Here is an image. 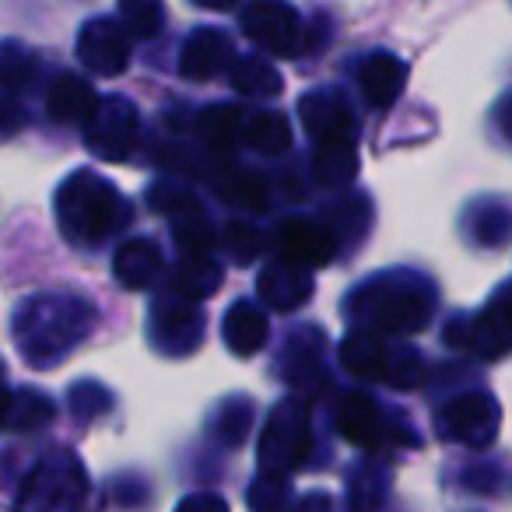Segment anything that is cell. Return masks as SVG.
<instances>
[{
    "label": "cell",
    "mask_w": 512,
    "mask_h": 512,
    "mask_svg": "<svg viewBox=\"0 0 512 512\" xmlns=\"http://www.w3.org/2000/svg\"><path fill=\"white\" fill-rule=\"evenodd\" d=\"M57 214L60 228L71 242H102L106 235L120 232L127 225L130 211L120 190L106 183L95 172H74L57 193Z\"/></svg>",
    "instance_id": "cell-1"
},
{
    "label": "cell",
    "mask_w": 512,
    "mask_h": 512,
    "mask_svg": "<svg viewBox=\"0 0 512 512\" xmlns=\"http://www.w3.org/2000/svg\"><path fill=\"white\" fill-rule=\"evenodd\" d=\"M351 313L369 320V327L379 334L411 337L425 330L428 316H432V292H421L418 285H404V278H379L358 288Z\"/></svg>",
    "instance_id": "cell-2"
},
{
    "label": "cell",
    "mask_w": 512,
    "mask_h": 512,
    "mask_svg": "<svg viewBox=\"0 0 512 512\" xmlns=\"http://www.w3.org/2000/svg\"><path fill=\"white\" fill-rule=\"evenodd\" d=\"M85 316H88V309L85 306L74 309L71 299L67 302L64 299H39V302H32V306H25L22 320L15 323L22 355L32 358L36 365H46L43 351H50V362L53 358H60L64 355V348H60V341L53 337V330H57V334L67 341V348H71L81 334H88Z\"/></svg>",
    "instance_id": "cell-3"
},
{
    "label": "cell",
    "mask_w": 512,
    "mask_h": 512,
    "mask_svg": "<svg viewBox=\"0 0 512 512\" xmlns=\"http://www.w3.org/2000/svg\"><path fill=\"white\" fill-rule=\"evenodd\" d=\"M85 498V474L71 453L50 456L25 481L18 512H78Z\"/></svg>",
    "instance_id": "cell-4"
},
{
    "label": "cell",
    "mask_w": 512,
    "mask_h": 512,
    "mask_svg": "<svg viewBox=\"0 0 512 512\" xmlns=\"http://www.w3.org/2000/svg\"><path fill=\"white\" fill-rule=\"evenodd\" d=\"M341 362L348 372L362 379H390L393 386L407 390V386L418 383L421 376V362L411 355V351H386L376 337H365V334H351L344 337L341 344Z\"/></svg>",
    "instance_id": "cell-5"
},
{
    "label": "cell",
    "mask_w": 512,
    "mask_h": 512,
    "mask_svg": "<svg viewBox=\"0 0 512 512\" xmlns=\"http://www.w3.org/2000/svg\"><path fill=\"white\" fill-rule=\"evenodd\" d=\"M242 32L274 57H295L302 50V18L288 0H253L242 11Z\"/></svg>",
    "instance_id": "cell-6"
},
{
    "label": "cell",
    "mask_w": 512,
    "mask_h": 512,
    "mask_svg": "<svg viewBox=\"0 0 512 512\" xmlns=\"http://www.w3.org/2000/svg\"><path fill=\"white\" fill-rule=\"evenodd\" d=\"M309 453V411L299 400H288L271 414L264 439H260V463L264 470H295Z\"/></svg>",
    "instance_id": "cell-7"
},
{
    "label": "cell",
    "mask_w": 512,
    "mask_h": 512,
    "mask_svg": "<svg viewBox=\"0 0 512 512\" xmlns=\"http://www.w3.org/2000/svg\"><path fill=\"white\" fill-rule=\"evenodd\" d=\"M78 57L99 78H116L130 64V39L127 29L116 25L113 18H95L81 29L78 36Z\"/></svg>",
    "instance_id": "cell-8"
},
{
    "label": "cell",
    "mask_w": 512,
    "mask_h": 512,
    "mask_svg": "<svg viewBox=\"0 0 512 512\" xmlns=\"http://www.w3.org/2000/svg\"><path fill=\"white\" fill-rule=\"evenodd\" d=\"M137 134V113L127 99H102L92 120L85 123V141L99 158H127Z\"/></svg>",
    "instance_id": "cell-9"
},
{
    "label": "cell",
    "mask_w": 512,
    "mask_h": 512,
    "mask_svg": "<svg viewBox=\"0 0 512 512\" xmlns=\"http://www.w3.org/2000/svg\"><path fill=\"white\" fill-rule=\"evenodd\" d=\"M439 428H442V435L453 442L488 446L498 428V407L488 393H467V397H456L442 407Z\"/></svg>",
    "instance_id": "cell-10"
},
{
    "label": "cell",
    "mask_w": 512,
    "mask_h": 512,
    "mask_svg": "<svg viewBox=\"0 0 512 512\" xmlns=\"http://www.w3.org/2000/svg\"><path fill=\"white\" fill-rule=\"evenodd\" d=\"M274 246H278L281 260H288V264H299V267H323L334 256L337 242L334 235L327 232L323 225H316V221H306V218H292L285 221V225L278 228V239H274Z\"/></svg>",
    "instance_id": "cell-11"
},
{
    "label": "cell",
    "mask_w": 512,
    "mask_h": 512,
    "mask_svg": "<svg viewBox=\"0 0 512 512\" xmlns=\"http://www.w3.org/2000/svg\"><path fill=\"white\" fill-rule=\"evenodd\" d=\"M232 64H235L232 43H228V36L218 29H197L186 39L183 53H179V74H183L186 81H207Z\"/></svg>",
    "instance_id": "cell-12"
},
{
    "label": "cell",
    "mask_w": 512,
    "mask_h": 512,
    "mask_svg": "<svg viewBox=\"0 0 512 512\" xmlns=\"http://www.w3.org/2000/svg\"><path fill=\"white\" fill-rule=\"evenodd\" d=\"M334 421L351 446L376 449L383 442V414H379L376 400L365 397V393H344L334 411Z\"/></svg>",
    "instance_id": "cell-13"
},
{
    "label": "cell",
    "mask_w": 512,
    "mask_h": 512,
    "mask_svg": "<svg viewBox=\"0 0 512 512\" xmlns=\"http://www.w3.org/2000/svg\"><path fill=\"white\" fill-rule=\"evenodd\" d=\"M358 85L372 109H386L400 99L407 85V64L393 53H372L358 71Z\"/></svg>",
    "instance_id": "cell-14"
},
{
    "label": "cell",
    "mask_w": 512,
    "mask_h": 512,
    "mask_svg": "<svg viewBox=\"0 0 512 512\" xmlns=\"http://www.w3.org/2000/svg\"><path fill=\"white\" fill-rule=\"evenodd\" d=\"M299 113L306 120V130L320 141H341V137H355V116L337 95L316 92L299 102Z\"/></svg>",
    "instance_id": "cell-15"
},
{
    "label": "cell",
    "mask_w": 512,
    "mask_h": 512,
    "mask_svg": "<svg viewBox=\"0 0 512 512\" xmlns=\"http://www.w3.org/2000/svg\"><path fill=\"white\" fill-rule=\"evenodd\" d=\"M99 95L78 74H60L46 92V113L57 123H88L92 113L99 109Z\"/></svg>",
    "instance_id": "cell-16"
},
{
    "label": "cell",
    "mask_w": 512,
    "mask_h": 512,
    "mask_svg": "<svg viewBox=\"0 0 512 512\" xmlns=\"http://www.w3.org/2000/svg\"><path fill=\"white\" fill-rule=\"evenodd\" d=\"M260 295H264V302H271L274 309H285L288 313V309H299L302 302L313 295V278H309L306 267L281 260V264L260 271Z\"/></svg>",
    "instance_id": "cell-17"
},
{
    "label": "cell",
    "mask_w": 512,
    "mask_h": 512,
    "mask_svg": "<svg viewBox=\"0 0 512 512\" xmlns=\"http://www.w3.org/2000/svg\"><path fill=\"white\" fill-rule=\"evenodd\" d=\"M470 348L484 358H498L512 351V299L498 295L484 306V313L474 323V334H470Z\"/></svg>",
    "instance_id": "cell-18"
},
{
    "label": "cell",
    "mask_w": 512,
    "mask_h": 512,
    "mask_svg": "<svg viewBox=\"0 0 512 512\" xmlns=\"http://www.w3.org/2000/svg\"><path fill=\"white\" fill-rule=\"evenodd\" d=\"M116 278L127 288H151L162 278V249L151 239H130L116 249Z\"/></svg>",
    "instance_id": "cell-19"
},
{
    "label": "cell",
    "mask_w": 512,
    "mask_h": 512,
    "mask_svg": "<svg viewBox=\"0 0 512 512\" xmlns=\"http://www.w3.org/2000/svg\"><path fill=\"white\" fill-rule=\"evenodd\" d=\"M221 334H225L228 348H232L235 355L249 358V355H256V351L267 344V334H271V327H267V316L260 313L253 302H235V306L228 309Z\"/></svg>",
    "instance_id": "cell-20"
},
{
    "label": "cell",
    "mask_w": 512,
    "mask_h": 512,
    "mask_svg": "<svg viewBox=\"0 0 512 512\" xmlns=\"http://www.w3.org/2000/svg\"><path fill=\"white\" fill-rule=\"evenodd\" d=\"M313 172L323 186H341L358 172L355 155V137H341V141H320L316 144Z\"/></svg>",
    "instance_id": "cell-21"
},
{
    "label": "cell",
    "mask_w": 512,
    "mask_h": 512,
    "mask_svg": "<svg viewBox=\"0 0 512 512\" xmlns=\"http://www.w3.org/2000/svg\"><path fill=\"white\" fill-rule=\"evenodd\" d=\"M228 81H232V88L239 95H253V99H274V95H281V88H285L281 74L274 71L267 60H256V57L235 60V64L228 67Z\"/></svg>",
    "instance_id": "cell-22"
},
{
    "label": "cell",
    "mask_w": 512,
    "mask_h": 512,
    "mask_svg": "<svg viewBox=\"0 0 512 512\" xmlns=\"http://www.w3.org/2000/svg\"><path fill=\"white\" fill-rule=\"evenodd\" d=\"M242 141L253 151H260V155H281V151L292 144V127H288V120L281 113L264 109V113H253L246 120Z\"/></svg>",
    "instance_id": "cell-23"
},
{
    "label": "cell",
    "mask_w": 512,
    "mask_h": 512,
    "mask_svg": "<svg viewBox=\"0 0 512 512\" xmlns=\"http://www.w3.org/2000/svg\"><path fill=\"white\" fill-rule=\"evenodd\" d=\"M242 113L235 106H207L204 113L197 116V134L204 137L211 148L228 151L235 144V137L242 134Z\"/></svg>",
    "instance_id": "cell-24"
},
{
    "label": "cell",
    "mask_w": 512,
    "mask_h": 512,
    "mask_svg": "<svg viewBox=\"0 0 512 512\" xmlns=\"http://www.w3.org/2000/svg\"><path fill=\"white\" fill-rule=\"evenodd\" d=\"M221 285V267L207 256H190L183 267L176 271V292L183 299H207Z\"/></svg>",
    "instance_id": "cell-25"
},
{
    "label": "cell",
    "mask_w": 512,
    "mask_h": 512,
    "mask_svg": "<svg viewBox=\"0 0 512 512\" xmlns=\"http://www.w3.org/2000/svg\"><path fill=\"white\" fill-rule=\"evenodd\" d=\"M172 228H176V242L186 249V253H193V249L204 253V249L211 246V221H207V214L200 211V204H193L190 197H186L179 207H172Z\"/></svg>",
    "instance_id": "cell-26"
},
{
    "label": "cell",
    "mask_w": 512,
    "mask_h": 512,
    "mask_svg": "<svg viewBox=\"0 0 512 512\" xmlns=\"http://www.w3.org/2000/svg\"><path fill=\"white\" fill-rule=\"evenodd\" d=\"M120 22H123V29L137 39L158 36L165 25L162 0H120Z\"/></svg>",
    "instance_id": "cell-27"
},
{
    "label": "cell",
    "mask_w": 512,
    "mask_h": 512,
    "mask_svg": "<svg viewBox=\"0 0 512 512\" xmlns=\"http://www.w3.org/2000/svg\"><path fill=\"white\" fill-rule=\"evenodd\" d=\"M53 418V404L50 397L43 393L29 390V393H15V404H11V414H8V428H43L46 421Z\"/></svg>",
    "instance_id": "cell-28"
},
{
    "label": "cell",
    "mask_w": 512,
    "mask_h": 512,
    "mask_svg": "<svg viewBox=\"0 0 512 512\" xmlns=\"http://www.w3.org/2000/svg\"><path fill=\"white\" fill-rule=\"evenodd\" d=\"M218 193L225 200H232V204H242V207H264L267 204L264 179L253 176V172H242V169H235L225 183H218Z\"/></svg>",
    "instance_id": "cell-29"
},
{
    "label": "cell",
    "mask_w": 512,
    "mask_h": 512,
    "mask_svg": "<svg viewBox=\"0 0 512 512\" xmlns=\"http://www.w3.org/2000/svg\"><path fill=\"white\" fill-rule=\"evenodd\" d=\"M285 498H288L285 477L274 474V470H264V474H260V481L249 488V509H253V512H281Z\"/></svg>",
    "instance_id": "cell-30"
},
{
    "label": "cell",
    "mask_w": 512,
    "mask_h": 512,
    "mask_svg": "<svg viewBox=\"0 0 512 512\" xmlns=\"http://www.w3.org/2000/svg\"><path fill=\"white\" fill-rule=\"evenodd\" d=\"M225 242L232 246L235 260H253L256 249H260V239H256V232L249 225H242V221H232V225H228Z\"/></svg>",
    "instance_id": "cell-31"
},
{
    "label": "cell",
    "mask_w": 512,
    "mask_h": 512,
    "mask_svg": "<svg viewBox=\"0 0 512 512\" xmlns=\"http://www.w3.org/2000/svg\"><path fill=\"white\" fill-rule=\"evenodd\" d=\"M176 512H228V505L218 495H190L179 502Z\"/></svg>",
    "instance_id": "cell-32"
},
{
    "label": "cell",
    "mask_w": 512,
    "mask_h": 512,
    "mask_svg": "<svg viewBox=\"0 0 512 512\" xmlns=\"http://www.w3.org/2000/svg\"><path fill=\"white\" fill-rule=\"evenodd\" d=\"M495 120H498V127H502V134L512 141V95L502 102V106L495 109Z\"/></svg>",
    "instance_id": "cell-33"
},
{
    "label": "cell",
    "mask_w": 512,
    "mask_h": 512,
    "mask_svg": "<svg viewBox=\"0 0 512 512\" xmlns=\"http://www.w3.org/2000/svg\"><path fill=\"white\" fill-rule=\"evenodd\" d=\"M295 512H330V498L327 495H313V498H306V502H302Z\"/></svg>",
    "instance_id": "cell-34"
},
{
    "label": "cell",
    "mask_w": 512,
    "mask_h": 512,
    "mask_svg": "<svg viewBox=\"0 0 512 512\" xmlns=\"http://www.w3.org/2000/svg\"><path fill=\"white\" fill-rule=\"evenodd\" d=\"M197 8H204V11H232L239 0H193Z\"/></svg>",
    "instance_id": "cell-35"
}]
</instances>
